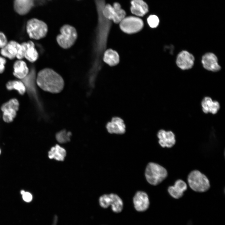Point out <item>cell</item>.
<instances>
[{
  "mask_svg": "<svg viewBox=\"0 0 225 225\" xmlns=\"http://www.w3.org/2000/svg\"><path fill=\"white\" fill-rule=\"evenodd\" d=\"M37 85L42 90L52 93H58L63 89L64 80L53 69L45 68L40 71L36 78Z\"/></svg>",
  "mask_w": 225,
  "mask_h": 225,
  "instance_id": "obj_1",
  "label": "cell"
},
{
  "mask_svg": "<svg viewBox=\"0 0 225 225\" xmlns=\"http://www.w3.org/2000/svg\"><path fill=\"white\" fill-rule=\"evenodd\" d=\"M187 182L190 188L197 192H205L210 187V182L208 177L197 170H193L189 173Z\"/></svg>",
  "mask_w": 225,
  "mask_h": 225,
  "instance_id": "obj_2",
  "label": "cell"
},
{
  "mask_svg": "<svg viewBox=\"0 0 225 225\" xmlns=\"http://www.w3.org/2000/svg\"><path fill=\"white\" fill-rule=\"evenodd\" d=\"M56 40L58 45L62 48L68 49L71 47L76 42L78 34L75 28L70 25L65 24L60 29Z\"/></svg>",
  "mask_w": 225,
  "mask_h": 225,
  "instance_id": "obj_3",
  "label": "cell"
},
{
  "mask_svg": "<svg viewBox=\"0 0 225 225\" xmlns=\"http://www.w3.org/2000/svg\"><path fill=\"white\" fill-rule=\"evenodd\" d=\"M145 176L148 182L151 185L156 186L165 180L168 176L166 169L161 165L153 162L147 165Z\"/></svg>",
  "mask_w": 225,
  "mask_h": 225,
  "instance_id": "obj_4",
  "label": "cell"
},
{
  "mask_svg": "<svg viewBox=\"0 0 225 225\" xmlns=\"http://www.w3.org/2000/svg\"><path fill=\"white\" fill-rule=\"evenodd\" d=\"M26 29L30 38L35 40L45 38L48 31L47 24L43 21L35 18H31L27 21Z\"/></svg>",
  "mask_w": 225,
  "mask_h": 225,
  "instance_id": "obj_5",
  "label": "cell"
},
{
  "mask_svg": "<svg viewBox=\"0 0 225 225\" xmlns=\"http://www.w3.org/2000/svg\"><path fill=\"white\" fill-rule=\"evenodd\" d=\"M102 13L106 19L117 23H120L126 15L125 11L117 2H114L113 6L109 4H105L102 8Z\"/></svg>",
  "mask_w": 225,
  "mask_h": 225,
  "instance_id": "obj_6",
  "label": "cell"
},
{
  "mask_svg": "<svg viewBox=\"0 0 225 225\" xmlns=\"http://www.w3.org/2000/svg\"><path fill=\"white\" fill-rule=\"evenodd\" d=\"M99 203L100 206L104 208L111 205L112 210L116 213L120 212L123 208L122 200L118 195L114 193L102 195L99 198Z\"/></svg>",
  "mask_w": 225,
  "mask_h": 225,
  "instance_id": "obj_7",
  "label": "cell"
},
{
  "mask_svg": "<svg viewBox=\"0 0 225 225\" xmlns=\"http://www.w3.org/2000/svg\"><path fill=\"white\" fill-rule=\"evenodd\" d=\"M119 23L121 30L128 34L138 32L142 29L143 26L142 19L134 16L125 17Z\"/></svg>",
  "mask_w": 225,
  "mask_h": 225,
  "instance_id": "obj_8",
  "label": "cell"
},
{
  "mask_svg": "<svg viewBox=\"0 0 225 225\" xmlns=\"http://www.w3.org/2000/svg\"><path fill=\"white\" fill-rule=\"evenodd\" d=\"M19 107L18 101L15 98L12 99L3 104L1 107V110L3 112V120L7 122H12L16 115Z\"/></svg>",
  "mask_w": 225,
  "mask_h": 225,
  "instance_id": "obj_9",
  "label": "cell"
},
{
  "mask_svg": "<svg viewBox=\"0 0 225 225\" xmlns=\"http://www.w3.org/2000/svg\"><path fill=\"white\" fill-rule=\"evenodd\" d=\"M108 132L111 134L122 135L126 131V126L123 120L118 116L112 117L106 125Z\"/></svg>",
  "mask_w": 225,
  "mask_h": 225,
  "instance_id": "obj_10",
  "label": "cell"
},
{
  "mask_svg": "<svg viewBox=\"0 0 225 225\" xmlns=\"http://www.w3.org/2000/svg\"><path fill=\"white\" fill-rule=\"evenodd\" d=\"M159 144L162 148H170L175 144V136L172 131H166L164 129L159 130L157 134Z\"/></svg>",
  "mask_w": 225,
  "mask_h": 225,
  "instance_id": "obj_11",
  "label": "cell"
},
{
  "mask_svg": "<svg viewBox=\"0 0 225 225\" xmlns=\"http://www.w3.org/2000/svg\"><path fill=\"white\" fill-rule=\"evenodd\" d=\"M194 57L190 53L186 51L181 52L178 55L176 60L177 66L183 70L191 69L193 67Z\"/></svg>",
  "mask_w": 225,
  "mask_h": 225,
  "instance_id": "obj_12",
  "label": "cell"
},
{
  "mask_svg": "<svg viewBox=\"0 0 225 225\" xmlns=\"http://www.w3.org/2000/svg\"><path fill=\"white\" fill-rule=\"evenodd\" d=\"M133 203L135 209L138 211L143 212L146 210L149 205L148 195L143 191H138L133 197Z\"/></svg>",
  "mask_w": 225,
  "mask_h": 225,
  "instance_id": "obj_13",
  "label": "cell"
},
{
  "mask_svg": "<svg viewBox=\"0 0 225 225\" xmlns=\"http://www.w3.org/2000/svg\"><path fill=\"white\" fill-rule=\"evenodd\" d=\"M187 188V183L183 180L179 179L175 181L173 185L168 188V192L172 197L178 199L182 197Z\"/></svg>",
  "mask_w": 225,
  "mask_h": 225,
  "instance_id": "obj_14",
  "label": "cell"
},
{
  "mask_svg": "<svg viewBox=\"0 0 225 225\" xmlns=\"http://www.w3.org/2000/svg\"><path fill=\"white\" fill-rule=\"evenodd\" d=\"M202 63L204 68L208 71L217 72L221 68L218 64L217 56L212 53L208 52L204 55L202 58Z\"/></svg>",
  "mask_w": 225,
  "mask_h": 225,
  "instance_id": "obj_15",
  "label": "cell"
},
{
  "mask_svg": "<svg viewBox=\"0 0 225 225\" xmlns=\"http://www.w3.org/2000/svg\"><path fill=\"white\" fill-rule=\"evenodd\" d=\"M20 46L21 44L18 42L10 41L4 47L1 48L0 53L4 57L12 60L16 57Z\"/></svg>",
  "mask_w": 225,
  "mask_h": 225,
  "instance_id": "obj_16",
  "label": "cell"
},
{
  "mask_svg": "<svg viewBox=\"0 0 225 225\" xmlns=\"http://www.w3.org/2000/svg\"><path fill=\"white\" fill-rule=\"evenodd\" d=\"M201 105L203 112L206 114L208 113L216 114L220 108V104L217 101L213 100L209 97L206 96L202 99Z\"/></svg>",
  "mask_w": 225,
  "mask_h": 225,
  "instance_id": "obj_17",
  "label": "cell"
},
{
  "mask_svg": "<svg viewBox=\"0 0 225 225\" xmlns=\"http://www.w3.org/2000/svg\"><path fill=\"white\" fill-rule=\"evenodd\" d=\"M131 4V11L133 14L142 17L148 12V5L142 0H132Z\"/></svg>",
  "mask_w": 225,
  "mask_h": 225,
  "instance_id": "obj_18",
  "label": "cell"
},
{
  "mask_svg": "<svg viewBox=\"0 0 225 225\" xmlns=\"http://www.w3.org/2000/svg\"><path fill=\"white\" fill-rule=\"evenodd\" d=\"M13 75L20 79L25 78L28 75L29 70L26 62L22 60L15 62L13 64Z\"/></svg>",
  "mask_w": 225,
  "mask_h": 225,
  "instance_id": "obj_19",
  "label": "cell"
},
{
  "mask_svg": "<svg viewBox=\"0 0 225 225\" xmlns=\"http://www.w3.org/2000/svg\"><path fill=\"white\" fill-rule=\"evenodd\" d=\"M33 0H14V8L19 14L27 13L33 5Z\"/></svg>",
  "mask_w": 225,
  "mask_h": 225,
  "instance_id": "obj_20",
  "label": "cell"
},
{
  "mask_svg": "<svg viewBox=\"0 0 225 225\" xmlns=\"http://www.w3.org/2000/svg\"><path fill=\"white\" fill-rule=\"evenodd\" d=\"M66 155L65 150L58 145L52 147L48 152L49 158L54 159L59 161H63Z\"/></svg>",
  "mask_w": 225,
  "mask_h": 225,
  "instance_id": "obj_21",
  "label": "cell"
},
{
  "mask_svg": "<svg viewBox=\"0 0 225 225\" xmlns=\"http://www.w3.org/2000/svg\"><path fill=\"white\" fill-rule=\"evenodd\" d=\"M39 55L35 47V44L32 41H29L27 42V48L25 53L24 58L31 62H34L38 59Z\"/></svg>",
  "mask_w": 225,
  "mask_h": 225,
  "instance_id": "obj_22",
  "label": "cell"
},
{
  "mask_svg": "<svg viewBox=\"0 0 225 225\" xmlns=\"http://www.w3.org/2000/svg\"><path fill=\"white\" fill-rule=\"evenodd\" d=\"M104 62L111 66L117 65L119 62V56L118 53L113 50L109 49L104 53L103 58Z\"/></svg>",
  "mask_w": 225,
  "mask_h": 225,
  "instance_id": "obj_23",
  "label": "cell"
},
{
  "mask_svg": "<svg viewBox=\"0 0 225 225\" xmlns=\"http://www.w3.org/2000/svg\"><path fill=\"white\" fill-rule=\"evenodd\" d=\"M7 89L9 90L15 89L21 95L23 94L26 91V87L23 83L18 80L10 81L6 84Z\"/></svg>",
  "mask_w": 225,
  "mask_h": 225,
  "instance_id": "obj_24",
  "label": "cell"
},
{
  "mask_svg": "<svg viewBox=\"0 0 225 225\" xmlns=\"http://www.w3.org/2000/svg\"><path fill=\"white\" fill-rule=\"evenodd\" d=\"M147 22L150 27L152 28L157 27L159 23V19L155 15H151L147 18Z\"/></svg>",
  "mask_w": 225,
  "mask_h": 225,
  "instance_id": "obj_25",
  "label": "cell"
},
{
  "mask_svg": "<svg viewBox=\"0 0 225 225\" xmlns=\"http://www.w3.org/2000/svg\"><path fill=\"white\" fill-rule=\"evenodd\" d=\"M20 44V47L16 56V57L19 60H21L24 58L25 53L27 48V42H23Z\"/></svg>",
  "mask_w": 225,
  "mask_h": 225,
  "instance_id": "obj_26",
  "label": "cell"
},
{
  "mask_svg": "<svg viewBox=\"0 0 225 225\" xmlns=\"http://www.w3.org/2000/svg\"><path fill=\"white\" fill-rule=\"evenodd\" d=\"M7 37L4 33L0 31V48L4 47L8 43Z\"/></svg>",
  "mask_w": 225,
  "mask_h": 225,
  "instance_id": "obj_27",
  "label": "cell"
},
{
  "mask_svg": "<svg viewBox=\"0 0 225 225\" xmlns=\"http://www.w3.org/2000/svg\"><path fill=\"white\" fill-rule=\"evenodd\" d=\"M6 62L5 58L0 56V73H2L5 69V65Z\"/></svg>",
  "mask_w": 225,
  "mask_h": 225,
  "instance_id": "obj_28",
  "label": "cell"
},
{
  "mask_svg": "<svg viewBox=\"0 0 225 225\" xmlns=\"http://www.w3.org/2000/svg\"><path fill=\"white\" fill-rule=\"evenodd\" d=\"M22 198L26 202H30L32 199V194L29 192H25L22 195Z\"/></svg>",
  "mask_w": 225,
  "mask_h": 225,
  "instance_id": "obj_29",
  "label": "cell"
},
{
  "mask_svg": "<svg viewBox=\"0 0 225 225\" xmlns=\"http://www.w3.org/2000/svg\"><path fill=\"white\" fill-rule=\"evenodd\" d=\"M25 192L24 190H22L21 191V194L22 195Z\"/></svg>",
  "mask_w": 225,
  "mask_h": 225,
  "instance_id": "obj_30",
  "label": "cell"
},
{
  "mask_svg": "<svg viewBox=\"0 0 225 225\" xmlns=\"http://www.w3.org/2000/svg\"><path fill=\"white\" fill-rule=\"evenodd\" d=\"M0 153H1V151H0Z\"/></svg>",
  "mask_w": 225,
  "mask_h": 225,
  "instance_id": "obj_31",
  "label": "cell"
},
{
  "mask_svg": "<svg viewBox=\"0 0 225 225\" xmlns=\"http://www.w3.org/2000/svg\"></svg>",
  "mask_w": 225,
  "mask_h": 225,
  "instance_id": "obj_32",
  "label": "cell"
}]
</instances>
